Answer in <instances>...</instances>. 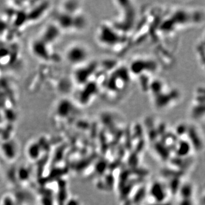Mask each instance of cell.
I'll use <instances>...</instances> for the list:
<instances>
[{"mask_svg":"<svg viewBox=\"0 0 205 205\" xmlns=\"http://www.w3.org/2000/svg\"><path fill=\"white\" fill-rule=\"evenodd\" d=\"M87 56V53L86 50L80 46L72 47L67 53L68 59L74 63L83 61Z\"/></svg>","mask_w":205,"mask_h":205,"instance_id":"obj_1","label":"cell"}]
</instances>
